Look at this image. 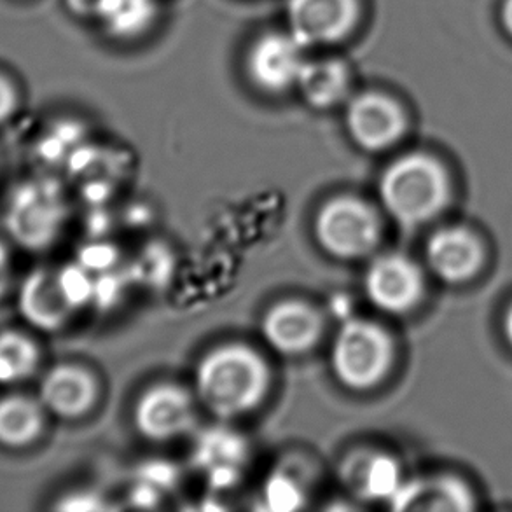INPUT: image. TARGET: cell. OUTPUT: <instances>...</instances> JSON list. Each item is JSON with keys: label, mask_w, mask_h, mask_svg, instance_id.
Masks as SVG:
<instances>
[{"label": "cell", "mask_w": 512, "mask_h": 512, "mask_svg": "<svg viewBox=\"0 0 512 512\" xmlns=\"http://www.w3.org/2000/svg\"><path fill=\"white\" fill-rule=\"evenodd\" d=\"M196 395L222 420L249 415L270 392L271 371L261 353L243 343L215 346L196 367Z\"/></svg>", "instance_id": "1"}, {"label": "cell", "mask_w": 512, "mask_h": 512, "mask_svg": "<svg viewBox=\"0 0 512 512\" xmlns=\"http://www.w3.org/2000/svg\"><path fill=\"white\" fill-rule=\"evenodd\" d=\"M380 198L388 215L404 228L422 226L448 203V173L427 154L402 156L381 175Z\"/></svg>", "instance_id": "2"}, {"label": "cell", "mask_w": 512, "mask_h": 512, "mask_svg": "<svg viewBox=\"0 0 512 512\" xmlns=\"http://www.w3.org/2000/svg\"><path fill=\"white\" fill-rule=\"evenodd\" d=\"M395 346L387 329L376 322L352 319L341 326L331 348L336 380L353 392L378 387L394 366Z\"/></svg>", "instance_id": "3"}, {"label": "cell", "mask_w": 512, "mask_h": 512, "mask_svg": "<svg viewBox=\"0 0 512 512\" xmlns=\"http://www.w3.org/2000/svg\"><path fill=\"white\" fill-rule=\"evenodd\" d=\"M67 207L56 182L27 180L7 200L4 229L20 249L42 252L62 235Z\"/></svg>", "instance_id": "4"}, {"label": "cell", "mask_w": 512, "mask_h": 512, "mask_svg": "<svg viewBox=\"0 0 512 512\" xmlns=\"http://www.w3.org/2000/svg\"><path fill=\"white\" fill-rule=\"evenodd\" d=\"M313 231L320 247L341 261L371 256L381 242V221L369 203L355 196H336L315 215Z\"/></svg>", "instance_id": "5"}, {"label": "cell", "mask_w": 512, "mask_h": 512, "mask_svg": "<svg viewBox=\"0 0 512 512\" xmlns=\"http://www.w3.org/2000/svg\"><path fill=\"white\" fill-rule=\"evenodd\" d=\"M364 291L381 312L404 315L420 305L425 278L413 259L402 254H383L367 266Z\"/></svg>", "instance_id": "6"}, {"label": "cell", "mask_w": 512, "mask_h": 512, "mask_svg": "<svg viewBox=\"0 0 512 512\" xmlns=\"http://www.w3.org/2000/svg\"><path fill=\"white\" fill-rule=\"evenodd\" d=\"M196 408L191 394L173 383H158L140 395L133 408V423L140 436L167 443L193 429Z\"/></svg>", "instance_id": "7"}, {"label": "cell", "mask_w": 512, "mask_h": 512, "mask_svg": "<svg viewBox=\"0 0 512 512\" xmlns=\"http://www.w3.org/2000/svg\"><path fill=\"white\" fill-rule=\"evenodd\" d=\"M346 128L360 149L381 153L402 139L406 114L392 98L381 93H362L346 107Z\"/></svg>", "instance_id": "8"}, {"label": "cell", "mask_w": 512, "mask_h": 512, "mask_svg": "<svg viewBox=\"0 0 512 512\" xmlns=\"http://www.w3.org/2000/svg\"><path fill=\"white\" fill-rule=\"evenodd\" d=\"M291 34L308 46L334 44L352 32L359 16L357 0H289Z\"/></svg>", "instance_id": "9"}, {"label": "cell", "mask_w": 512, "mask_h": 512, "mask_svg": "<svg viewBox=\"0 0 512 512\" xmlns=\"http://www.w3.org/2000/svg\"><path fill=\"white\" fill-rule=\"evenodd\" d=\"M35 395L48 415L67 422L79 420L97 404V378L83 366L62 362L42 374Z\"/></svg>", "instance_id": "10"}, {"label": "cell", "mask_w": 512, "mask_h": 512, "mask_svg": "<svg viewBox=\"0 0 512 512\" xmlns=\"http://www.w3.org/2000/svg\"><path fill=\"white\" fill-rule=\"evenodd\" d=\"M261 333L275 352L298 357L317 346L324 333V319L308 303L280 301L264 313Z\"/></svg>", "instance_id": "11"}, {"label": "cell", "mask_w": 512, "mask_h": 512, "mask_svg": "<svg viewBox=\"0 0 512 512\" xmlns=\"http://www.w3.org/2000/svg\"><path fill=\"white\" fill-rule=\"evenodd\" d=\"M305 44L294 35L268 34L257 39L249 53L252 81L264 91L282 93L298 86L305 69Z\"/></svg>", "instance_id": "12"}, {"label": "cell", "mask_w": 512, "mask_h": 512, "mask_svg": "<svg viewBox=\"0 0 512 512\" xmlns=\"http://www.w3.org/2000/svg\"><path fill=\"white\" fill-rule=\"evenodd\" d=\"M21 319L41 333H58L67 326L74 308L63 296L56 271L35 268L21 280L16 294Z\"/></svg>", "instance_id": "13"}, {"label": "cell", "mask_w": 512, "mask_h": 512, "mask_svg": "<svg viewBox=\"0 0 512 512\" xmlns=\"http://www.w3.org/2000/svg\"><path fill=\"white\" fill-rule=\"evenodd\" d=\"M430 271L446 284H464L483 264V247L469 229L444 228L430 236L425 249Z\"/></svg>", "instance_id": "14"}, {"label": "cell", "mask_w": 512, "mask_h": 512, "mask_svg": "<svg viewBox=\"0 0 512 512\" xmlns=\"http://www.w3.org/2000/svg\"><path fill=\"white\" fill-rule=\"evenodd\" d=\"M48 411L37 395L9 390L0 395V448L27 450L46 430Z\"/></svg>", "instance_id": "15"}, {"label": "cell", "mask_w": 512, "mask_h": 512, "mask_svg": "<svg viewBox=\"0 0 512 512\" xmlns=\"http://www.w3.org/2000/svg\"><path fill=\"white\" fill-rule=\"evenodd\" d=\"M394 507L408 511H469L472 497L469 490L455 479H418L401 485L395 493Z\"/></svg>", "instance_id": "16"}, {"label": "cell", "mask_w": 512, "mask_h": 512, "mask_svg": "<svg viewBox=\"0 0 512 512\" xmlns=\"http://www.w3.org/2000/svg\"><path fill=\"white\" fill-rule=\"evenodd\" d=\"M298 88L315 109H331L341 104L350 91V72L334 58L308 60L299 76Z\"/></svg>", "instance_id": "17"}, {"label": "cell", "mask_w": 512, "mask_h": 512, "mask_svg": "<svg viewBox=\"0 0 512 512\" xmlns=\"http://www.w3.org/2000/svg\"><path fill=\"white\" fill-rule=\"evenodd\" d=\"M42 350L32 334L4 327L0 329V387H20L39 373Z\"/></svg>", "instance_id": "18"}, {"label": "cell", "mask_w": 512, "mask_h": 512, "mask_svg": "<svg viewBox=\"0 0 512 512\" xmlns=\"http://www.w3.org/2000/svg\"><path fill=\"white\" fill-rule=\"evenodd\" d=\"M345 476L355 492L366 499H394L401 488V472L387 455H353L345 465Z\"/></svg>", "instance_id": "19"}, {"label": "cell", "mask_w": 512, "mask_h": 512, "mask_svg": "<svg viewBox=\"0 0 512 512\" xmlns=\"http://www.w3.org/2000/svg\"><path fill=\"white\" fill-rule=\"evenodd\" d=\"M156 0H102L95 18L119 39L144 34L156 18Z\"/></svg>", "instance_id": "20"}, {"label": "cell", "mask_w": 512, "mask_h": 512, "mask_svg": "<svg viewBox=\"0 0 512 512\" xmlns=\"http://www.w3.org/2000/svg\"><path fill=\"white\" fill-rule=\"evenodd\" d=\"M56 278H58V284H60L63 296L67 298V301H69L70 306L74 310L86 303L91 289L84 271L77 270L74 266H67L63 270L56 271Z\"/></svg>", "instance_id": "21"}, {"label": "cell", "mask_w": 512, "mask_h": 512, "mask_svg": "<svg viewBox=\"0 0 512 512\" xmlns=\"http://www.w3.org/2000/svg\"><path fill=\"white\" fill-rule=\"evenodd\" d=\"M20 105V95L9 77L0 74V125L13 118Z\"/></svg>", "instance_id": "22"}, {"label": "cell", "mask_w": 512, "mask_h": 512, "mask_svg": "<svg viewBox=\"0 0 512 512\" xmlns=\"http://www.w3.org/2000/svg\"><path fill=\"white\" fill-rule=\"evenodd\" d=\"M102 0H67L70 9L79 16H95Z\"/></svg>", "instance_id": "23"}, {"label": "cell", "mask_w": 512, "mask_h": 512, "mask_svg": "<svg viewBox=\"0 0 512 512\" xmlns=\"http://www.w3.org/2000/svg\"><path fill=\"white\" fill-rule=\"evenodd\" d=\"M500 18H502V25L506 28L507 34L512 37V0H504L502 9H500Z\"/></svg>", "instance_id": "24"}, {"label": "cell", "mask_w": 512, "mask_h": 512, "mask_svg": "<svg viewBox=\"0 0 512 512\" xmlns=\"http://www.w3.org/2000/svg\"><path fill=\"white\" fill-rule=\"evenodd\" d=\"M9 287H11V273H9V268H0V299L6 296Z\"/></svg>", "instance_id": "25"}, {"label": "cell", "mask_w": 512, "mask_h": 512, "mask_svg": "<svg viewBox=\"0 0 512 512\" xmlns=\"http://www.w3.org/2000/svg\"><path fill=\"white\" fill-rule=\"evenodd\" d=\"M0 268H9V249L2 238H0Z\"/></svg>", "instance_id": "26"}, {"label": "cell", "mask_w": 512, "mask_h": 512, "mask_svg": "<svg viewBox=\"0 0 512 512\" xmlns=\"http://www.w3.org/2000/svg\"><path fill=\"white\" fill-rule=\"evenodd\" d=\"M504 329H506V338L512 346V306L506 315V322H504Z\"/></svg>", "instance_id": "27"}, {"label": "cell", "mask_w": 512, "mask_h": 512, "mask_svg": "<svg viewBox=\"0 0 512 512\" xmlns=\"http://www.w3.org/2000/svg\"><path fill=\"white\" fill-rule=\"evenodd\" d=\"M0 167H2V160H0Z\"/></svg>", "instance_id": "28"}]
</instances>
